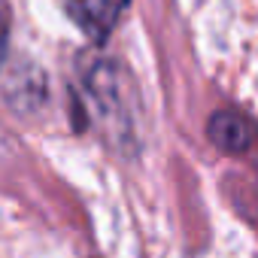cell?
<instances>
[{
    "label": "cell",
    "mask_w": 258,
    "mask_h": 258,
    "mask_svg": "<svg viewBox=\"0 0 258 258\" xmlns=\"http://www.w3.org/2000/svg\"><path fill=\"white\" fill-rule=\"evenodd\" d=\"M79 106L85 109V124L97 127L115 152H134L140 146L137 88L115 58L85 55L79 61Z\"/></svg>",
    "instance_id": "cell-1"
},
{
    "label": "cell",
    "mask_w": 258,
    "mask_h": 258,
    "mask_svg": "<svg viewBox=\"0 0 258 258\" xmlns=\"http://www.w3.org/2000/svg\"><path fill=\"white\" fill-rule=\"evenodd\" d=\"M4 97L16 115H22V118L40 115L49 103V82H46L43 67H37L34 61L13 64L10 76L4 79Z\"/></svg>",
    "instance_id": "cell-2"
},
{
    "label": "cell",
    "mask_w": 258,
    "mask_h": 258,
    "mask_svg": "<svg viewBox=\"0 0 258 258\" xmlns=\"http://www.w3.org/2000/svg\"><path fill=\"white\" fill-rule=\"evenodd\" d=\"M131 7V0H61L64 16L88 37V43L100 46L115 31L118 19Z\"/></svg>",
    "instance_id": "cell-3"
},
{
    "label": "cell",
    "mask_w": 258,
    "mask_h": 258,
    "mask_svg": "<svg viewBox=\"0 0 258 258\" xmlns=\"http://www.w3.org/2000/svg\"><path fill=\"white\" fill-rule=\"evenodd\" d=\"M207 137L210 143L225 155H243L252 146V124L237 109H219L207 121Z\"/></svg>",
    "instance_id": "cell-4"
},
{
    "label": "cell",
    "mask_w": 258,
    "mask_h": 258,
    "mask_svg": "<svg viewBox=\"0 0 258 258\" xmlns=\"http://www.w3.org/2000/svg\"><path fill=\"white\" fill-rule=\"evenodd\" d=\"M7 52H10V13L0 0V67L7 61Z\"/></svg>",
    "instance_id": "cell-5"
}]
</instances>
